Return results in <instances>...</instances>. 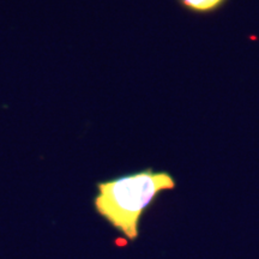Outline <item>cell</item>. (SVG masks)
<instances>
[{"label":"cell","instance_id":"7a4b0ae2","mask_svg":"<svg viewBox=\"0 0 259 259\" xmlns=\"http://www.w3.org/2000/svg\"><path fill=\"white\" fill-rule=\"evenodd\" d=\"M178 3L192 14L209 15L221 9L227 0H178Z\"/></svg>","mask_w":259,"mask_h":259},{"label":"cell","instance_id":"6da1fadb","mask_svg":"<svg viewBox=\"0 0 259 259\" xmlns=\"http://www.w3.org/2000/svg\"><path fill=\"white\" fill-rule=\"evenodd\" d=\"M176 179L168 171L147 168L97 183L94 198L96 212L127 240L139 234V221L157 196L176 189Z\"/></svg>","mask_w":259,"mask_h":259}]
</instances>
